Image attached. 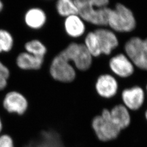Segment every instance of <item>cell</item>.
<instances>
[{"label":"cell","mask_w":147,"mask_h":147,"mask_svg":"<svg viewBox=\"0 0 147 147\" xmlns=\"http://www.w3.org/2000/svg\"><path fill=\"white\" fill-rule=\"evenodd\" d=\"M97 36L102 55L111 56L120 45L118 34L108 27H100L94 31Z\"/></svg>","instance_id":"11"},{"label":"cell","mask_w":147,"mask_h":147,"mask_svg":"<svg viewBox=\"0 0 147 147\" xmlns=\"http://www.w3.org/2000/svg\"><path fill=\"white\" fill-rule=\"evenodd\" d=\"M111 118L121 131L127 129L132 123L131 112L123 104L113 106L110 110Z\"/></svg>","instance_id":"13"},{"label":"cell","mask_w":147,"mask_h":147,"mask_svg":"<svg viewBox=\"0 0 147 147\" xmlns=\"http://www.w3.org/2000/svg\"><path fill=\"white\" fill-rule=\"evenodd\" d=\"M49 73L54 81L65 84L73 82L77 76V70L73 65L60 53L53 58Z\"/></svg>","instance_id":"7"},{"label":"cell","mask_w":147,"mask_h":147,"mask_svg":"<svg viewBox=\"0 0 147 147\" xmlns=\"http://www.w3.org/2000/svg\"><path fill=\"white\" fill-rule=\"evenodd\" d=\"M2 8H3V4H2V2L0 1V11H2Z\"/></svg>","instance_id":"25"},{"label":"cell","mask_w":147,"mask_h":147,"mask_svg":"<svg viewBox=\"0 0 147 147\" xmlns=\"http://www.w3.org/2000/svg\"><path fill=\"white\" fill-rule=\"evenodd\" d=\"M108 18V28L118 35L129 34L137 27L136 17L127 6L117 2L111 7Z\"/></svg>","instance_id":"3"},{"label":"cell","mask_w":147,"mask_h":147,"mask_svg":"<svg viewBox=\"0 0 147 147\" xmlns=\"http://www.w3.org/2000/svg\"><path fill=\"white\" fill-rule=\"evenodd\" d=\"M95 89L101 98L105 99L114 98L119 93L118 80L112 74H102L96 80Z\"/></svg>","instance_id":"10"},{"label":"cell","mask_w":147,"mask_h":147,"mask_svg":"<svg viewBox=\"0 0 147 147\" xmlns=\"http://www.w3.org/2000/svg\"><path fill=\"white\" fill-rule=\"evenodd\" d=\"M10 76V70L0 61V92L3 91L7 88Z\"/></svg>","instance_id":"21"},{"label":"cell","mask_w":147,"mask_h":147,"mask_svg":"<svg viewBox=\"0 0 147 147\" xmlns=\"http://www.w3.org/2000/svg\"><path fill=\"white\" fill-rule=\"evenodd\" d=\"M56 8L58 14L65 18L78 14V9L74 0H57Z\"/></svg>","instance_id":"17"},{"label":"cell","mask_w":147,"mask_h":147,"mask_svg":"<svg viewBox=\"0 0 147 147\" xmlns=\"http://www.w3.org/2000/svg\"><path fill=\"white\" fill-rule=\"evenodd\" d=\"M64 27L66 33L73 38L82 37L86 32L85 21L79 14L65 18L64 21Z\"/></svg>","instance_id":"15"},{"label":"cell","mask_w":147,"mask_h":147,"mask_svg":"<svg viewBox=\"0 0 147 147\" xmlns=\"http://www.w3.org/2000/svg\"><path fill=\"white\" fill-rule=\"evenodd\" d=\"M121 47L136 69L147 72V38L130 37Z\"/></svg>","instance_id":"4"},{"label":"cell","mask_w":147,"mask_h":147,"mask_svg":"<svg viewBox=\"0 0 147 147\" xmlns=\"http://www.w3.org/2000/svg\"><path fill=\"white\" fill-rule=\"evenodd\" d=\"M145 105L146 106V107L145 109V110L144 112V118L145 119V121H146V122L147 123V100L146 101V103H145Z\"/></svg>","instance_id":"23"},{"label":"cell","mask_w":147,"mask_h":147,"mask_svg":"<svg viewBox=\"0 0 147 147\" xmlns=\"http://www.w3.org/2000/svg\"><path fill=\"white\" fill-rule=\"evenodd\" d=\"M0 147H16L12 137L8 134H1Z\"/></svg>","instance_id":"22"},{"label":"cell","mask_w":147,"mask_h":147,"mask_svg":"<svg viewBox=\"0 0 147 147\" xmlns=\"http://www.w3.org/2000/svg\"><path fill=\"white\" fill-rule=\"evenodd\" d=\"M84 44L93 57H98L102 55L99 42L94 31L89 32L87 34Z\"/></svg>","instance_id":"18"},{"label":"cell","mask_w":147,"mask_h":147,"mask_svg":"<svg viewBox=\"0 0 147 147\" xmlns=\"http://www.w3.org/2000/svg\"><path fill=\"white\" fill-rule=\"evenodd\" d=\"M2 130H3V124H2V121L1 120V118L0 117V135L2 134Z\"/></svg>","instance_id":"24"},{"label":"cell","mask_w":147,"mask_h":147,"mask_svg":"<svg viewBox=\"0 0 147 147\" xmlns=\"http://www.w3.org/2000/svg\"><path fill=\"white\" fill-rule=\"evenodd\" d=\"M78 14L85 22L100 27L108 26L110 0H74Z\"/></svg>","instance_id":"2"},{"label":"cell","mask_w":147,"mask_h":147,"mask_svg":"<svg viewBox=\"0 0 147 147\" xmlns=\"http://www.w3.org/2000/svg\"><path fill=\"white\" fill-rule=\"evenodd\" d=\"M12 138L16 147H65L60 134L51 129L21 128Z\"/></svg>","instance_id":"1"},{"label":"cell","mask_w":147,"mask_h":147,"mask_svg":"<svg viewBox=\"0 0 147 147\" xmlns=\"http://www.w3.org/2000/svg\"><path fill=\"white\" fill-rule=\"evenodd\" d=\"M2 106L4 110L9 114H16L22 116L28 107V102L26 98L17 91H10L5 95Z\"/></svg>","instance_id":"12"},{"label":"cell","mask_w":147,"mask_h":147,"mask_svg":"<svg viewBox=\"0 0 147 147\" xmlns=\"http://www.w3.org/2000/svg\"><path fill=\"white\" fill-rule=\"evenodd\" d=\"M121 102L131 112L141 110L145 105L147 96L144 88L140 85L119 90Z\"/></svg>","instance_id":"9"},{"label":"cell","mask_w":147,"mask_h":147,"mask_svg":"<svg viewBox=\"0 0 147 147\" xmlns=\"http://www.w3.org/2000/svg\"><path fill=\"white\" fill-rule=\"evenodd\" d=\"M92 127L97 138L102 142L116 140L121 132L111 118L110 110L104 109L100 115L95 116L92 121Z\"/></svg>","instance_id":"5"},{"label":"cell","mask_w":147,"mask_h":147,"mask_svg":"<svg viewBox=\"0 0 147 147\" xmlns=\"http://www.w3.org/2000/svg\"><path fill=\"white\" fill-rule=\"evenodd\" d=\"M110 73L118 79L126 80L134 75L136 69L124 52H115L108 60Z\"/></svg>","instance_id":"8"},{"label":"cell","mask_w":147,"mask_h":147,"mask_svg":"<svg viewBox=\"0 0 147 147\" xmlns=\"http://www.w3.org/2000/svg\"><path fill=\"white\" fill-rule=\"evenodd\" d=\"M24 19L26 25L28 27L33 30H38L45 25L47 16L42 9L34 7L27 11Z\"/></svg>","instance_id":"16"},{"label":"cell","mask_w":147,"mask_h":147,"mask_svg":"<svg viewBox=\"0 0 147 147\" xmlns=\"http://www.w3.org/2000/svg\"><path fill=\"white\" fill-rule=\"evenodd\" d=\"M14 40L11 33L4 30H0V53L11 51Z\"/></svg>","instance_id":"20"},{"label":"cell","mask_w":147,"mask_h":147,"mask_svg":"<svg viewBox=\"0 0 147 147\" xmlns=\"http://www.w3.org/2000/svg\"><path fill=\"white\" fill-rule=\"evenodd\" d=\"M59 53L73 65L78 71L86 72L92 67L93 57L84 44L71 42Z\"/></svg>","instance_id":"6"},{"label":"cell","mask_w":147,"mask_h":147,"mask_svg":"<svg viewBox=\"0 0 147 147\" xmlns=\"http://www.w3.org/2000/svg\"><path fill=\"white\" fill-rule=\"evenodd\" d=\"M26 52L37 57L44 58L47 53V48L39 40L33 39L28 41L25 45Z\"/></svg>","instance_id":"19"},{"label":"cell","mask_w":147,"mask_h":147,"mask_svg":"<svg viewBox=\"0 0 147 147\" xmlns=\"http://www.w3.org/2000/svg\"><path fill=\"white\" fill-rule=\"evenodd\" d=\"M44 58L37 57L27 52L21 53L16 60L17 67L22 71H36L41 70Z\"/></svg>","instance_id":"14"},{"label":"cell","mask_w":147,"mask_h":147,"mask_svg":"<svg viewBox=\"0 0 147 147\" xmlns=\"http://www.w3.org/2000/svg\"><path fill=\"white\" fill-rule=\"evenodd\" d=\"M144 89H145V91H146V94H147V82L146 83V85H145V86H144Z\"/></svg>","instance_id":"26"}]
</instances>
